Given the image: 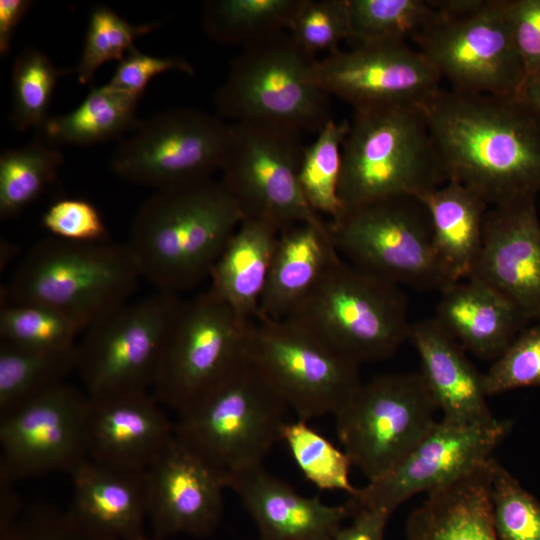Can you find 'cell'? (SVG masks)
Listing matches in <instances>:
<instances>
[{
    "mask_svg": "<svg viewBox=\"0 0 540 540\" xmlns=\"http://www.w3.org/2000/svg\"><path fill=\"white\" fill-rule=\"evenodd\" d=\"M447 181L489 206L540 193V113L522 96L440 89L423 104Z\"/></svg>",
    "mask_w": 540,
    "mask_h": 540,
    "instance_id": "obj_1",
    "label": "cell"
},
{
    "mask_svg": "<svg viewBox=\"0 0 540 540\" xmlns=\"http://www.w3.org/2000/svg\"><path fill=\"white\" fill-rule=\"evenodd\" d=\"M243 219L220 181H188L157 189L140 205L126 245L141 277L176 295L209 278Z\"/></svg>",
    "mask_w": 540,
    "mask_h": 540,
    "instance_id": "obj_2",
    "label": "cell"
},
{
    "mask_svg": "<svg viewBox=\"0 0 540 540\" xmlns=\"http://www.w3.org/2000/svg\"><path fill=\"white\" fill-rule=\"evenodd\" d=\"M446 182L422 104L354 110L342 146L339 193L346 211L392 197L418 198Z\"/></svg>",
    "mask_w": 540,
    "mask_h": 540,
    "instance_id": "obj_3",
    "label": "cell"
},
{
    "mask_svg": "<svg viewBox=\"0 0 540 540\" xmlns=\"http://www.w3.org/2000/svg\"><path fill=\"white\" fill-rule=\"evenodd\" d=\"M140 278L126 243H81L50 236L23 256L1 296L6 303L50 307L86 330L127 303Z\"/></svg>",
    "mask_w": 540,
    "mask_h": 540,
    "instance_id": "obj_4",
    "label": "cell"
},
{
    "mask_svg": "<svg viewBox=\"0 0 540 540\" xmlns=\"http://www.w3.org/2000/svg\"><path fill=\"white\" fill-rule=\"evenodd\" d=\"M289 410L248 355L177 413L178 442L230 476L263 465L282 439ZM228 488V487H227Z\"/></svg>",
    "mask_w": 540,
    "mask_h": 540,
    "instance_id": "obj_5",
    "label": "cell"
},
{
    "mask_svg": "<svg viewBox=\"0 0 540 540\" xmlns=\"http://www.w3.org/2000/svg\"><path fill=\"white\" fill-rule=\"evenodd\" d=\"M286 319L359 365L393 356L409 340L412 327L400 286L340 254Z\"/></svg>",
    "mask_w": 540,
    "mask_h": 540,
    "instance_id": "obj_6",
    "label": "cell"
},
{
    "mask_svg": "<svg viewBox=\"0 0 540 540\" xmlns=\"http://www.w3.org/2000/svg\"><path fill=\"white\" fill-rule=\"evenodd\" d=\"M315 60L284 31L244 47L214 94L216 114L317 133L332 117L330 96L311 79Z\"/></svg>",
    "mask_w": 540,
    "mask_h": 540,
    "instance_id": "obj_7",
    "label": "cell"
},
{
    "mask_svg": "<svg viewBox=\"0 0 540 540\" xmlns=\"http://www.w3.org/2000/svg\"><path fill=\"white\" fill-rule=\"evenodd\" d=\"M340 256L397 285L443 291L451 285L435 255L423 203L398 196L346 211L328 222Z\"/></svg>",
    "mask_w": 540,
    "mask_h": 540,
    "instance_id": "obj_8",
    "label": "cell"
},
{
    "mask_svg": "<svg viewBox=\"0 0 540 540\" xmlns=\"http://www.w3.org/2000/svg\"><path fill=\"white\" fill-rule=\"evenodd\" d=\"M437 404L421 373L362 382L335 415L342 449L369 481L396 467L437 421Z\"/></svg>",
    "mask_w": 540,
    "mask_h": 540,
    "instance_id": "obj_9",
    "label": "cell"
},
{
    "mask_svg": "<svg viewBox=\"0 0 540 540\" xmlns=\"http://www.w3.org/2000/svg\"><path fill=\"white\" fill-rule=\"evenodd\" d=\"M209 290L179 301L168 328L152 394L179 413L247 355L251 325Z\"/></svg>",
    "mask_w": 540,
    "mask_h": 540,
    "instance_id": "obj_10",
    "label": "cell"
},
{
    "mask_svg": "<svg viewBox=\"0 0 540 540\" xmlns=\"http://www.w3.org/2000/svg\"><path fill=\"white\" fill-rule=\"evenodd\" d=\"M247 355L296 419L334 416L362 384L359 364L288 319L254 321Z\"/></svg>",
    "mask_w": 540,
    "mask_h": 540,
    "instance_id": "obj_11",
    "label": "cell"
},
{
    "mask_svg": "<svg viewBox=\"0 0 540 540\" xmlns=\"http://www.w3.org/2000/svg\"><path fill=\"white\" fill-rule=\"evenodd\" d=\"M179 301L158 291L121 305L83 332L76 345V372L90 398L152 391Z\"/></svg>",
    "mask_w": 540,
    "mask_h": 540,
    "instance_id": "obj_12",
    "label": "cell"
},
{
    "mask_svg": "<svg viewBox=\"0 0 540 540\" xmlns=\"http://www.w3.org/2000/svg\"><path fill=\"white\" fill-rule=\"evenodd\" d=\"M304 146L294 130L232 123L220 182L244 218L267 222L279 232L301 223L328 224L310 208L299 185Z\"/></svg>",
    "mask_w": 540,
    "mask_h": 540,
    "instance_id": "obj_13",
    "label": "cell"
},
{
    "mask_svg": "<svg viewBox=\"0 0 540 540\" xmlns=\"http://www.w3.org/2000/svg\"><path fill=\"white\" fill-rule=\"evenodd\" d=\"M232 124L217 114L171 108L141 120L110 159L123 180L157 189L210 178L221 170Z\"/></svg>",
    "mask_w": 540,
    "mask_h": 540,
    "instance_id": "obj_14",
    "label": "cell"
},
{
    "mask_svg": "<svg viewBox=\"0 0 540 540\" xmlns=\"http://www.w3.org/2000/svg\"><path fill=\"white\" fill-rule=\"evenodd\" d=\"M412 41L455 91L494 96L523 91L526 77L513 40L510 0H488L464 17H439Z\"/></svg>",
    "mask_w": 540,
    "mask_h": 540,
    "instance_id": "obj_15",
    "label": "cell"
},
{
    "mask_svg": "<svg viewBox=\"0 0 540 540\" xmlns=\"http://www.w3.org/2000/svg\"><path fill=\"white\" fill-rule=\"evenodd\" d=\"M509 429L510 422L497 418L477 425L436 421L396 467L348 495L350 518L362 509L392 515L414 495L452 483L491 459Z\"/></svg>",
    "mask_w": 540,
    "mask_h": 540,
    "instance_id": "obj_16",
    "label": "cell"
},
{
    "mask_svg": "<svg viewBox=\"0 0 540 540\" xmlns=\"http://www.w3.org/2000/svg\"><path fill=\"white\" fill-rule=\"evenodd\" d=\"M89 396L64 382L0 418V478L69 475L87 459Z\"/></svg>",
    "mask_w": 540,
    "mask_h": 540,
    "instance_id": "obj_17",
    "label": "cell"
},
{
    "mask_svg": "<svg viewBox=\"0 0 540 540\" xmlns=\"http://www.w3.org/2000/svg\"><path fill=\"white\" fill-rule=\"evenodd\" d=\"M312 81L353 110L398 103L424 104L440 89L438 71L407 43L359 45L316 59Z\"/></svg>",
    "mask_w": 540,
    "mask_h": 540,
    "instance_id": "obj_18",
    "label": "cell"
},
{
    "mask_svg": "<svg viewBox=\"0 0 540 540\" xmlns=\"http://www.w3.org/2000/svg\"><path fill=\"white\" fill-rule=\"evenodd\" d=\"M468 278L511 301L540 325V220L536 196L490 206L481 249Z\"/></svg>",
    "mask_w": 540,
    "mask_h": 540,
    "instance_id": "obj_19",
    "label": "cell"
},
{
    "mask_svg": "<svg viewBox=\"0 0 540 540\" xmlns=\"http://www.w3.org/2000/svg\"><path fill=\"white\" fill-rule=\"evenodd\" d=\"M153 538L210 534L223 512L226 476L175 438L146 470Z\"/></svg>",
    "mask_w": 540,
    "mask_h": 540,
    "instance_id": "obj_20",
    "label": "cell"
},
{
    "mask_svg": "<svg viewBox=\"0 0 540 540\" xmlns=\"http://www.w3.org/2000/svg\"><path fill=\"white\" fill-rule=\"evenodd\" d=\"M152 392L90 398L87 459L112 468L146 471L174 437V422Z\"/></svg>",
    "mask_w": 540,
    "mask_h": 540,
    "instance_id": "obj_21",
    "label": "cell"
},
{
    "mask_svg": "<svg viewBox=\"0 0 540 540\" xmlns=\"http://www.w3.org/2000/svg\"><path fill=\"white\" fill-rule=\"evenodd\" d=\"M227 487L240 498L260 540H333L350 511L304 496L263 465L229 477Z\"/></svg>",
    "mask_w": 540,
    "mask_h": 540,
    "instance_id": "obj_22",
    "label": "cell"
},
{
    "mask_svg": "<svg viewBox=\"0 0 540 540\" xmlns=\"http://www.w3.org/2000/svg\"><path fill=\"white\" fill-rule=\"evenodd\" d=\"M68 512L86 528L109 538L138 540L148 519L146 471L112 468L86 459L70 474Z\"/></svg>",
    "mask_w": 540,
    "mask_h": 540,
    "instance_id": "obj_23",
    "label": "cell"
},
{
    "mask_svg": "<svg viewBox=\"0 0 540 540\" xmlns=\"http://www.w3.org/2000/svg\"><path fill=\"white\" fill-rule=\"evenodd\" d=\"M418 352L423 376L442 419L459 425H477L495 419L488 402L484 374L477 371L466 351L433 318L412 323L410 338Z\"/></svg>",
    "mask_w": 540,
    "mask_h": 540,
    "instance_id": "obj_24",
    "label": "cell"
},
{
    "mask_svg": "<svg viewBox=\"0 0 540 540\" xmlns=\"http://www.w3.org/2000/svg\"><path fill=\"white\" fill-rule=\"evenodd\" d=\"M433 319L465 351L493 362L530 323L511 301L473 278L440 292Z\"/></svg>",
    "mask_w": 540,
    "mask_h": 540,
    "instance_id": "obj_25",
    "label": "cell"
},
{
    "mask_svg": "<svg viewBox=\"0 0 540 540\" xmlns=\"http://www.w3.org/2000/svg\"><path fill=\"white\" fill-rule=\"evenodd\" d=\"M338 255L329 223H301L280 231L256 320L286 319L315 289Z\"/></svg>",
    "mask_w": 540,
    "mask_h": 540,
    "instance_id": "obj_26",
    "label": "cell"
},
{
    "mask_svg": "<svg viewBox=\"0 0 540 540\" xmlns=\"http://www.w3.org/2000/svg\"><path fill=\"white\" fill-rule=\"evenodd\" d=\"M494 462L428 493L407 519V540H498L491 512Z\"/></svg>",
    "mask_w": 540,
    "mask_h": 540,
    "instance_id": "obj_27",
    "label": "cell"
},
{
    "mask_svg": "<svg viewBox=\"0 0 540 540\" xmlns=\"http://www.w3.org/2000/svg\"><path fill=\"white\" fill-rule=\"evenodd\" d=\"M278 236L269 223L244 218L210 272L209 291L245 321L258 317Z\"/></svg>",
    "mask_w": 540,
    "mask_h": 540,
    "instance_id": "obj_28",
    "label": "cell"
},
{
    "mask_svg": "<svg viewBox=\"0 0 540 540\" xmlns=\"http://www.w3.org/2000/svg\"><path fill=\"white\" fill-rule=\"evenodd\" d=\"M437 260L451 284L467 279L481 249L489 205L454 181L421 195Z\"/></svg>",
    "mask_w": 540,
    "mask_h": 540,
    "instance_id": "obj_29",
    "label": "cell"
},
{
    "mask_svg": "<svg viewBox=\"0 0 540 540\" xmlns=\"http://www.w3.org/2000/svg\"><path fill=\"white\" fill-rule=\"evenodd\" d=\"M140 98L106 83L92 87L73 110L52 116L40 132L50 144L93 145L134 131Z\"/></svg>",
    "mask_w": 540,
    "mask_h": 540,
    "instance_id": "obj_30",
    "label": "cell"
},
{
    "mask_svg": "<svg viewBox=\"0 0 540 540\" xmlns=\"http://www.w3.org/2000/svg\"><path fill=\"white\" fill-rule=\"evenodd\" d=\"M76 345L42 349L0 340V418L66 382L77 368Z\"/></svg>",
    "mask_w": 540,
    "mask_h": 540,
    "instance_id": "obj_31",
    "label": "cell"
},
{
    "mask_svg": "<svg viewBox=\"0 0 540 540\" xmlns=\"http://www.w3.org/2000/svg\"><path fill=\"white\" fill-rule=\"evenodd\" d=\"M299 0H210L202 11L205 32L243 48L287 30Z\"/></svg>",
    "mask_w": 540,
    "mask_h": 540,
    "instance_id": "obj_32",
    "label": "cell"
},
{
    "mask_svg": "<svg viewBox=\"0 0 540 540\" xmlns=\"http://www.w3.org/2000/svg\"><path fill=\"white\" fill-rule=\"evenodd\" d=\"M349 126L347 120L330 118L317 132L315 140L304 146L298 171L305 200L317 215L326 217L328 222L339 219L346 211L339 188L342 146Z\"/></svg>",
    "mask_w": 540,
    "mask_h": 540,
    "instance_id": "obj_33",
    "label": "cell"
},
{
    "mask_svg": "<svg viewBox=\"0 0 540 540\" xmlns=\"http://www.w3.org/2000/svg\"><path fill=\"white\" fill-rule=\"evenodd\" d=\"M355 46L407 43L439 19L430 0H348Z\"/></svg>",
    "mask_w": 540,
    "mask_h": 540,
    "instance_id": "obj_34",
    "label": "cell"
},
{
    "mask_svg": "<svg viewBox=\"0 0 540 540\" xmlns=\"http://www.w3.org/2000/svg\"><path fill=\"white\" fill-rule=\"evenodd\" d=\"M63 154L46 146L38 136L19 148L0 155V216L7 219L18 215L52 184Z\"/></svg>",
    "mask_w": 540,
    "mask_h": 540,
    "instance_id": "obj_35",
    "label": "cell"
},
{
    "mask_svg": "<svg viewBox=\"0 0 540 540\" xmlns=\"http://www.w3.org/2000/svg\"><path fill=\"white\" fill-rule=\"evenodd\" d=\"M73 70L57 67L42 51L26 47L15 58L9 120L18 131L35 128L40 132L50 116L48 110L58 80Z\"/></svg>",
    "mask_w": 540,
    "mask_h": 540,
    "instance_id": "obj_36",
    "label": "cell"
},
{
    "mask_svg": "<svg viewBox=\"0 0 540 540\" xmlns=\"http://www.w3.org/2000/svg\"><path fill=\"white\" fill-rule=\"evenodd\" d=\"M305 478L322 491H344L348 495L356 489L350 482L353 466L343 449L314 429L308 421L296 419L286 422L282 439Z\"/></svg>",
    "mask_w": 540,
    "mask_h": 540,
    "instance_id": "obj_37",
    "label": "cell"
},
{
    "mask_svg": "<svg viewBox=\"0 0 540 540\" xmlns=\"http://www.w3.org/2000/svg\"><path fill=\"white\" fill-rule=\"evenodd\" d=\"M84 331L76 320L50 307L2 302L0 340L26 347L60 349L76 345Z\"/></svg>",
    "mask_w": 540,
    "mask_h": 540,
    "instance_id": "obj_38",
    "label": "cell"
},
{
    "mask_svg": "<svg viewBox=\"0 0 540 540\" xmlns=\"http://www.w3.org/2000/svg\"><path fill=\"white\" fill-rule=\"evenodd\" d=\"M159 26L160 22L132 24L108 6H95L89 16L81 57L74 69L79 83L92 81L103 64L122 60L135 47L137 38Z\"/></svg>",
    "mask_w": 540,
    "mask_h": 540,
    "instance_id": "obj_39",
    "label": "cell"
},
{
    "mask_svg": "<svg viewBox=\"0 0 540 540\" xmlns=\"http://www.w3.org/2000/svg\"><path fill=\"white\" fill-rule=\"evenodd\" d=\"M293 41L310 57L339 50L350 40L348 0H299L287 27Z\"/></svg>",
    "mask_w": 540,
    "mask_h": 540,
    "instance_id": "obj_40",
    "label": "cell"
},
{
    "mask_svg": "<svg viewBox=\"0 0 540 540\" xmlns=\"http://www.w3.org/2000/svg\"><path fill=\"white\" fill-rule=\"evenodd\" d=\"M491 512L498 540H540V503L496 460Z\"/></svg>",
    "mask_w": 540,
    "mask_h": 540,
    "instance_id": "obj_41",
    "label": "cell"
},
{
    "mask_svg": "<svg viewBox=\"0 0 540 540\" xmlns=\"http://www.w3.org/2000/svg\"><path fill=\"white\" fill-rule=\"evenodd\" d=\"M540 386V325L526 326L484 374L489 396Z\"/></svg>",
    "mask_w": 540,
    "mask_h": 540,
    "instance_id": "obj_42",
    "label": "cell"
},
{
    "mask_svg": "<svg viewBox=\"0 0 540 540\" xmlns=\"http://www.w3.org/2000/svg\"><path fill=\"white\" fill-rule=\"evenodd\" d=\"M0 540H118L100 535L82 525L69 512L39 504L20 515ZM138 540H157L145 536Z\"/></svg>",
    "mask_w": 540,
    "mask_h": 540,
    "instance_id": "obj_43",
    "label": "cell"
},
{
    "mask_svg": "<svg viewBox=\"0 0 540 540\" xmlns=\"http://www.w3.org/2000/svg\"><path fill=\"white\" fill-rule=\"evenodd\" d=\"M50 236L81 243L108 241V228L97 207L83 198H62L53 202L42 216Z\"/></svg>",
    "mask_w": 540,
    "mask_h": 540,
    "instance_id": "obj_44",
    "label": "cell"
},
{
    "mask_svg": "<svg viewBox=\"0 0 540 540\" xmlns=\"http://www.w3.org/2000/svg\"><path fill=\"white\" fill-rule=\"evenodd\" d=\"M169 71L194 74L193 66L185 58L152 56L134 47L118 62L108 84L141 98L154 77Z\"/></svg>",
    "mask_w": 540,
    "mask_h": 540,
    "instance_id": "obj_45",
    "label": "cell"
},
{
    "mask_svg": "<svg viewBox=\"0 0 540 540\" xmlns=\"http://www.w3.org/2000/svg\"><path fill=\"white\" fill-rule=\"evenodd\" d=\"M510 21L526 82L540 77V0H510Z\"/></svg>",
    "mask_w": 540,
    "mask_h": 540,
    "instance_id": "obj_46",
    "label": "cell"
},
{
    "mask_svg": "<svg viewBox=\"0 0 540 540\" xmlns=\"http://www.w3.org/2000/svg\"><path fill=\"white\" fill-rule=\"evenodd\" d=\"M391 514L378 509H362L352 522L341 527L333 540H385V528Z\"/></svg>",
    "mask_w": 540,
    "mask_h": 540,
    "instance_id": "obj_47",
    "label": "cell"
},
{
    "mask_svg": "<svg viewBox=\"0 0 540 540\" xmlns=\"http://www.w3.org/2000/svg\"><path fill=\"white\" fill-rule=\"evenodd\" d=\"M33 1L1 0L0 1V55L5 57L11 48L15 31L26 16Z\"/></svg>",
    "mask_w": 540,
    "mask_h": 540,
    "instance_id": "obj_48",
    "label": "cell"
},
{
    "mask_svg": "<svg viewBox=\"0 0 540 540\" xmlns=\"http://www.w3.org/2000/svg\"><path fill=\"white\" fill-rule=\"evenodd\" d=\"M442 18H458L482 9L488 0H430Z\"/></svg>",
    "mask_w": 540,
    "mask_h": 540,
    "instance_id": "obj_49",
    "label": "cell"
},
{
    "mask_svg": "<svg viewBox=\"0 0 540 540\" xmlns=\"http://www.w3.org/2000/svg\"><path fill=\"white\" fill-rule=\"evenodd\" d=\"M14 483L0 478L1 517L0 530L9 527L21 515L18 496L13 490Z\"/></svg>",
    "mask_w": 540,
    "mask_h": 540,
    "instance_id": "obj_50",
    "label": "cell"
},
{
    "mask_svg": "<svg viewBox=\"0 0 540 540\" xmlns=\"http://www.w3.org/2000/svg\"><path fill=\"white\" fill-rule=\"evenodd\" d=\"M521 95L540 113V77L528 80Z\"/></svg>",
    "mask_w": 540,
    "mask_h": 540,
    "instance_id": "obj_51",
    "label": "cell"
}]
</instances>
